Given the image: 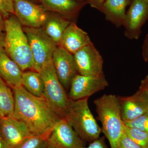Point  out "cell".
<instances>
[{"mask_svg": "<svg viewBox=\"0 0 148 148\" xmlns=\"http://www.w3.org/2000/svg\"><path fill=\"white\" fill-rule=\"evenodd\" d=\"M12 117L24 123L34 135L49 134L61 119L43 96L31 94L22 85L14 88Z\"/></svg>", "mask_w": 148, "mask_h": 148, "instance_id": "cell-1", "label": "cell"}, {"mask_svg": "<svg viewBox=\"0 0 148 148\" xmlns=\"http://www.w3.org/2000/svg\"><path fill=\"white\" fill-rule=\"evenodd\" d=\"M102 132L108 140L111 148H118L119 141L124 131L118 96L104 94L94 101Z\"/></svg>", "mask_w": 148, "mask_h": 148, "instance_id": "cell-2", "label": "cell"}, {"mask_svg": "<svg viewBox=\"0 0 148 148\" xmlns=\"http://www.w3.org/2000/svg\"><path fill=\"white\" fill-rule=\"evenodd\" d=\"M16 16L5 20V51L22 71L33 69L34 61L28 38Z\"/></svg>", "mask_w": 148, "mask_h": 148, "instance_id": "cell-3", "label": "cell"}, {"mask_svg": "<svg viewBox=\"0 0 148 148\" xmlns=\"http://www.w3.org/2000/svg\"><path fill=\"white\" fill-rule=\"evenodd\" d=\"M88 99H69V111L66 119L82 141L90 143L100 138L102 128L90 110Z\"/></svg>", "mask_w": 148, "mask_h": 148, "instance_id": "cell-4", "label": "cell"}, {"mask_svg": "<svg viewBox=\"0 0 148 148\" xmlns=\"http://www.w3.org/2000/svg\"><path fill=\"white\" fill-rule=\"evenodd\" d=\"M44 84L43 96L61 118L66 119L69 111V98L53 67L52 61L39 72Z\"/></svg>", "mask_w": 148, "mask_h": 148, "instance_id": "cell-5", "label": "cell"}, {"mask_svg": "<svg viewBox=\"0 0 148 148\" xmlns=\"http://www.w3.org/2000/svg\"><path fill=\"white\" fill-rule=\"evenodd\" d=\"M34 61L33 70L39 72L43 67L52 61L58 46L46 34L43 29L24 27Z\"/></svg>", "mask_w": 148, "mask_h": 148, "instance_id": "cell-6", "label": "cell"}, {"mask_svg": "<svg viewBox=\"0 0 148 148\" xmlns=\"http://www.w3.org/2000/svg\"><path fill=\"white\" fill-rule=\"evenodd\" d=\"M104 74L95 76L77 74L72 80L68 97L73 100L88 98L108 86Z\"/></svg>", "mask_w": 148, "mask_h": 148, "instance_id": "cell-7", "label": "cell"}, {"mask_svg": "<svg viewBox=\"0 0 148 148\" xmlns=\"http://www.w3.org/2000/svg\"><path fill=\"white\" fill-rule=\"evenodd\" d=\"M73 56L79 74L89 76L104 74L103 57L92 42L78 51Z\"/></svg>", "mask_w": 148, "mask_h": 148, "instance_id": "cell-8", "label": "cell"}, {"mask_svg": "<svg viewBox=\"0 0 148 148\" xmlns=\"http://www.w3.org/2000/svg\"><path fill=\"white\" fill-rule=\"evenodd\" d=\"M14 14L22 26L39 28L44 25L48 14L42 6L29 0H13Z\"/></svg>", "mask_w": 148, "mask_h": 148, "instance_id": "cell-9", "label": "cell"}, {"mask_svg": "<svg viewBox=\"0 0 148 148\" xmlns=\"http://www.w3.org/2000/svg\"><path fill=\"white\" fill-rule=\"evenodd\" d=\"M148 19V4L133 0L126 13L123 26L124 35L130 40L139 39L142 28Z\"/></svg>", "mask_w": 148, "mask_h": 148, "instance_id": "cell-10", "label": "cell"}, {"mask_svg": "<svg viewBox=\"0 0 148 148\" xmlns=\"http://www.w3.org/2000/svg\"><path fill=\"white\" fill-rule=\"evenodd\" d=\"M49 145L56 148H81L83 141L66 119H61L54 125L47 139Z\"/></svg>", "mask_w": 148, "mask_h": 148, "instance_id": "cell-11", "label": "cell"}, {"mask_svg": "<svg viewBox=\"0 0 148 148\" xmlns=\"http://www.w3.org/2000/svg\"><path fill=\"white\" fill-rule=\"evenodd\" d=\"M33 135L27 125L20 121L12 116L0 118V137L12 148H18Z\"/></svg>", "mask_w": 148, "mask_h": 148, "instance_id": "cell-12", "label": "cell"}, {"mask_svg": "<svg viewBox=\"0 0 148 148\" xmlns=\"http://www.w3.org/2000/svg\"><path fill=\"white\" fill-rule=\"evenodd\" d=\"M52 63L58 79L64 88L68 89L74 77L79 74L73 55L58 46L53 53Z\"/></svg>", "mask_w": 148, "mask_h": 148, "instance_id": "cell-13", "label": "cell"}, {"mask_svg": "<svg viewBox=\"0 0 148 148\" xmlns=\"http://www.w3.org/2000/svg\"><path fill=\"white\" fill-rule=\"evenodd\" d=\"M119 98L123 121L136 119L148 111V97L143 90L139 89L131 96Z\"/></svg>", "mask_w": 148, "mask_h": 148, "instance_id": "cell-14", "label": "cell"}, {"mask_svg": "<svg viewBox=\"0 0 148 148\" xmlns=\"http://www.w3.org/2000/svg\"><path fill=\"white\" fill-rule=\"evenodd\" d=\"M92 42L87 33L71 22L65 30L59 46L73 55Z\"/></svg>", "mask_w": 148, "mask_h": 148, "instance_id": "cell-15", "label": "cell"}, {"mask_svg": "<svg viewBox=\"0 0 148 148\" xmlns=\"http://www.w3.org/2000/svg\"><path fill=\"white\" fill-rule=\"evenodd\" d=\"M23 73L5 51L0 52V77L12 89L21 85Z\"/></svg>", "mask_w": 148, "mask_h": 148, "instance_id": "cell-16", "label": "cell"}, {"mask_svg": "<svg viewBox=\"0 0 148 148\" xmlns=\"http://www.w3.org/2000/svg\"><path fill=\"white\" fill-rule=\"evenodd\" d=\"M131 0H106L101 11L106 20L119 28L123 26L126 16V8Z\"/></svg>", "mask_w": 148, "mask_h": 148, "instance_id": "cell-17", "label": "cell"}, {"mask_svg": "<svg viewBox=\"0 0 148 148\" xmlns=\"http://www.w3.org/2000/svg\"><path fill=\"white\" fill-rule=\"evenodd\" d=\"M71 22L64 16L48 14L42 28L48 36L59 46L64 32Z\"/></svg>", "mask_w": 148, "mask_h": 148, "instance_id": "cell-18", "label": "cell"}, {"mask_svg": "<svg viewBox=\"0 0 148 148\" xmlns=\"http://www.w3.org/2000/svg\"><path fill=\"white\" fill-rule=\"evenodd\" d=\"M45 10L56 12L69 18L79 9L80 4L77 0H40Z\"/></svg>", "mask_w": 148, "mask_h": 148, "instance_id": "cell-19", "label": "cell"}, {"mask_svg": "<svg viewBox=\"0 0 148 148\" xmlns=\"http://www.w3.org/2000/svg\"><path fill=\"white\" fill-rule=\"evenodd\" d=\"M21 85L32 95L37 97L43 95V80L40 73L34 70L23 72Z\"/></svg>", "mask_w": 148, "mask_h": 148, "instance_id": "cell-20", "label": "cell"}, {"mask_svg": "<svg viewBox=\"0 0 148 148\" xmlns=\"http://www.w3.org/2000/svg\"><path fill=\"white\" fill-rule=\"evenodd\" d=\"M11 88L0 77V118L13 115L14 99Z\"/></svg>", "mask_w": 148, "mask_h": 148, "instance_id": "cell-21", "label": "cell"}, {"mask_svg": "<svg viewBox=\"0 0 148 148\" xmlns=\"http://www.w3.org/2000/svg\"><path fill=\"white\" fill-rule=\"evenodd\" d=\"M124 131L142 148H148V132L125 125Z\"/></svg>", "mask_w": 148, "mask_h": 148, "instance_id": "cell-22", "label": "cell"}, {"mask_svg": "<svg viewBox=\"0 0 148 148\" xmlns=\"http://www.w3.org/2000/svg\"><path fill=\"white\" fill-rule=\"evenodd\" d=\"M49 134L33 135L24 141L17 148H44L47 145Z\"/></svg>", "mask_w": 148, "mask_h": 148, "instance_id": "cell-23", "label": "cell"}, {"mask_svg": "<svg viewBox=\"0 0 148 148\" xmlns=\"http://www.w3.org/2000/svg\"><path fill=\"white\" fill-rule=\"evenodd\" d=\"M123 122L127 127L138 128L148 132V111L136 119Z\"/></svg>", "mask_w": 148, "mask_h": 148, "instance_id": "cell-24", "label": "cell"}, {"mask_svg": "<svg viewBox=\"0 0 148 148\" xmlns=\"http://www.w3.org/2000/svg\"><path fill=\"white\" fill-rule=\"evenodd\" d=\"M0 13L5 18L14 14L13 0H0Z\"/></svg>", "mask_w": 148, "mask_h": 148, "instance_id": "cell-25", "label": "cell"}, {"mask_svg": "<svg viewBox=\"0 0 148 148\" xmlns=\"http://www.w3.org/2000/svg\"><path fill=\"white\" fill-rule=\"evenodd\" d=\"M118 148H142L136 144L124 131L119 141Z\"/></svg>", "mask_w": 148, "mask_h": 148, "instance_id": "cell-26", "label": "cell"}, {"mask_svg": "<svg viewBox=\"0 0 148 148\" xmlns=\"http://www.w3.org/2000/svg\"><path fill=\"white\" fill-rule=\"evenodd\" d=\"M81 148H108L105 142L104 137L99 138L90 143L88 147L84 146Z\"/></svg>", "mask_w": 148, "mask_h": 148, "instance_id": "cell-27", "label": "cell"}, {"mask_svg": "<svg viewBox=\"0 0 148 148\" xmlns=\"http://www.w3.org/2000/svg\"><path fill=\"white\" fill-rule=\"evenodd\" d=\"M142 56L145 62H148V34L146 36L142 47Z\"/></svg>", "mask_w": 148, "mask_h": 148, "instance_id": "cell-28", "label": "cell"}, {"mask_svg": "<svg viewBox=\"0 0 148 148\" xmlns=\"http://www.w3.org/2000/svg\"><path fill=\"white\" fill-rule=\"evenodd\" d=\"M106 0H88L91 6L101 11L103 4Z\"/></svg>", "mask_w": 148, "mask_h": 148, "instance_id": "cell-29", "label": "cell"}, {"mask_svg": "<svg viewBox=\"0 0 148 148\" xmlns=\"http://www.w3.org/2000/svg\"><path fill=\"white\" fill-rule=\"evenodd\" d=\"M139 89L145 92L148 97V75L141 82Z\"/></svg>", "mask_w": 148, "mask_h": 148, "instance_id": "cell-30", "label": "cell"}, {"mask_svg": "<svg viewBox=\"0 0 148 148\" xmlns=\"http://www.w3.org/2000/svg\"><path fill=\"white\" fill-rule=\"evenodd\" d=\"M5 51V35L3 33L0 34V52Z\"/></svg>", "mask_w": 148, "mask_h": 148, "instance_id": "cell-31", "label": "cell"}, {"mask_svg": "<svg viewBox=\"0 0 148 148\" xmlns=\"http://www.w3.org/2000/svg\"><path fill=\"white\" fill-rule=\"evenodd\" d=\"M3 16L0 13V34L3 33L5 31V20H4Z\"/></svg>", "mask_w": 148, "mask_h": 148, "instance_id": "cell-32", "label": "cell"}, {"mask_svg": "<svg viewBox=\"0 0 148 148\" xmlns=\"http://www.w3.org/2000/svg\"><path fill=\"white\" fill-rule=\"evenodd\" d=\"M0 148H12L6 142L0 137Z\"/></svg>", "mask_w": 148, "mask_h": 148, "instance_id": "cell-33", "label": "cell"}, {"mask_svg": "<svg viewBox=\"0 0 148 148\" xmlns=\"http://www.w3.org/2000/svg\"><path fill=\"white\" fill-rule=\"evenodd\" d=\"M44 148H56L55 147H51V146H50L49 145H47L46 146H45V147Z\"/></svg>", "mask_w": 148, "mask_h": 148, "instance_id": "cell-34", "label": "cell"}, {"mask_svg": "<svg viewBox=\"0 0 148 148\" xmlns=\"http://www.w3.org/2000/svg\"><path fill=\"white\" fill-rule=\"evenodd\" d=\"M141 1H143L144 2L147 3L148 4V0H141Z\"/></svg>", "mask_w": 148, "mask_h": 148, "instance_id": "cell-35", "label": "cell"}, {"mask_svg": "<svg viewBox=\"0 0 148 148\" xmlns=\"http://www.w3.org/2000/svg\"><path fill=\"white\" fill-rule=\"evenodd\" d=\"M29 1H31L33 2H34L37 1L38 0H29Z\"/></svg>", "mask_w": 148, "mask_h": 148, "instance_id": "cell-36", "label": "cell"}, {"mask_svg": "<svg viewBox=\"0 0 148 148\" xmlns=\"http://www.w3.org/2000/svg\"><path fill=\"white\" fill-rule=\"evenodd\" d=\"M77 1H82V0H77Z\"/></svg>", "mask_w": 148, "mask_h": 148, "instance_id": "cell-37", "label": "cell"}]
</instances>
